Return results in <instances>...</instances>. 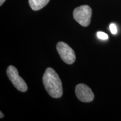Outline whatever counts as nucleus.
<instances>
[{
	"instance_id": "obj_7",
	"label": "nucleus",
	"mask_w": 121,
	"mask_h": 121,
	"mask_svg": "<svg viewBox=\"0 0 121 121\" xmlns=\"http://www.w3.org/2000/svg\"><path fill=\"white\" fill-rule=\"evenodd\" d=\"M97 37L98 38L102 40H107L108 38V35L102 31H98L97 33Z\"/></svg>"
},
{
	"instance_id": "obj_4",
	"label": "nucleus",
	"mask_w": 121,
	"mask_h": 121,
	"mask_svg": "<svg viewBox=\"0 0 121 121\" xmlns=\"http://www.w3.org/2000/svg\"><path fill=\"white\" fill-rule=\"evenodd\" d=\"M57 50L60 58L67 64L71 65L75 62L76 56L75 52L67 43L60 42L57 44Z\"/></svg>"
},
{
	"instance_id": "obj_10",
	"label": "nucleus",
	"mask_w": 121,
	"mask_h": 121,
	"mask_svg": "<svg viewBox=\"0 0 121 121\" xmlns=\"http://www.w3.org/2000/svg\"><path fill=\"white\" fill-rule=\"evenodd\" d=\"M0 114H1V116H0V118H2L4 117V114H3V113H2V112H0Z\"/></svg>"
},
{
	"instance_id": "obj_5",
	"label": "nucleus",
	"mask_w": 121,
	"mask_h": 121,
	"mask_svg": "<svg viewBox=\"0 0 121 121\" xmlns=\"http://www.w3.org/2000/svg\"><path fill=\"white\" fill-rule=\"evenodd\" d=\"M75 93L78 99L82 102H91L94 98V95L91 89L83 84H78L76 86Z\"/></svg>"
},
{
	"instance_id": "obj_3",
	"label": "nucleus",
	"mask_w": 121,
	"mask_h": 121,
	"mask_svg": "<svg viewBox=\"0 0 121 121\" xmlns=\"http://www.w3.org/2000/svg\"><path fill=\"white\" fill-rule=\"evenodd\" d=\"M7 76L13 86L18 90L22 92H25L28 90V86L25 81L20 76L17 69L13 66H9L7 69Z\"/></svg>"
},
{
	"instance_id": "obj_1",
	"label": "nucleus",
	"mask_w": 121,
	"mask_h": 121,
	"mask_svg": "<svg viewBox=\"0 0 121 121\" xmlns=\"http://www.w3.org/2000/svg\"><path fill=\"white\" fill-rule=\"evenodd\" d=\"M45 90L52 98H60L62 96L63 89L61 80L56 72L51 67L46 69L43 76Z\"/></svg>"
},
{
	"instance_id": "obj_6",
	"label": "nucleus",
	"mask_w": 121,
	"mask_h": 121,
	"mask_svg": "<svg viewBox=\"0 0 121 121\" xmlns=\"http://www.w3.org/2000/svg\"><path fill=\"white\" fill-rule=\"evenodd\" d=\"M49 1V0H29V4L33 10L38 11L46 6Z\"/></svg>"
},
{
	"instance_id": "obj_9",
	"label": "nucleus",
	"mask_w": 121,
	"mask_h": 121,
	"mask_svg": "<svg viewBox=\"0 0 121 121\" xmlns=\"http://www.w3.org/2000/svg\"><path fill=\"white\" fill-rule=\"evenodd\" d=\"M5 1H6V0H0V5L2 6V4H4Z\"/></svg>"
},
{
	"instance_id": "obj_8",
	"label": "nucleus",
	"mask_w": 121,
	"mask_h": 121,
	"mask_svg": "<svg viewBox=\"0 0 121 121\" xmlns=\"http://www.w3.org/2000/svg\"><path fill=\"white\" fill-rule=\"evenodd\" d=\"M109 29L112 34H116L117 33V28L114 24H111L109 26Z\"/></svg>"
},
{
	"instance_id": "obj_2",
	"label": "nucleus",
	"mask_w": 121,
	"mask_h": 121,
	"mask_svg": "<svg viewBox=\"0 0 121 121\" xmlns=\"http://www.w3.org/2000/svg\"><path fill=\"white\" fill-rule=\"evenodd\" d=\"M92 10L87 5H82L77 7L73 12L74 19L81 26L86 27L90 23Z\"/></svg>"
}]
</instances>
